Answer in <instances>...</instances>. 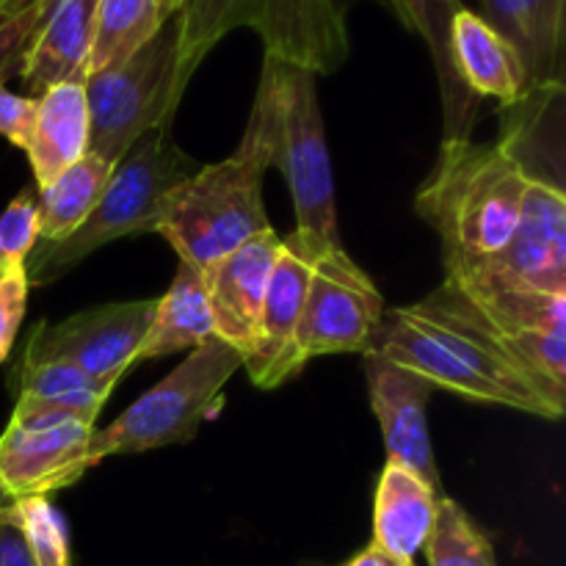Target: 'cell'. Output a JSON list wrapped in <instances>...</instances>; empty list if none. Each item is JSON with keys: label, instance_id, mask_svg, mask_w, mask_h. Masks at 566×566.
I'll use <instances>...</instances> for the list:
<instances>
[{"label": "cell", "instance_id": "cell-34", "mask_svg": "<svg viewBox=\"0 0 566 566\" xmlns=\"http://www.w3.org/2000/svg\"><path fill=\"white\" fill-rule=\"evenodd\" d=\"M33 122H36V97H22L0 83V136L25 153Z\"/></svg>", "mask_w": 566, "mask_h": 566}, {"label": "cell", "instance_id": "cell-28", "mask_svg": "<svg viewBox=\"0 0 566 566\" xmlns=\"http://www.w3.org/2000/svg\"><path fill=\"white\" fill-rule=\"evenodd\" d=\"M14 512L36 566H72L64 520L48 497H22Z\"/></svg>", "mask_w": 566, "mask_h": 566}, {"label": "cell", "instance_id": "cell-14", "mask_svg": "<svg viewBox=\"0 0 566 566\" xmlns=\"http://www.w3.org/2000/svg\"><path fill=\"white\" fill-rule=\"evenodd\" d=\"M92 423L17 426L0 434V486L14 501L48 497L86 475Z\"/></svg>", "mask_w": 566, "mask_h": 566}, {"label": "cell", "instance_id": "cell-33", "mask_svg": "<svg viewBox=\"0 0 566 566\" xmlns=\"http://www.w3.org/2000/svg\"><path fill=\"white\" fill-rule=\"evenodd\" d=\"M28 287H31V282L25 276V265L0 276V363L9 357L11 343H14L22 315H25Z\"/></svg>", "mask_w": 566, "mask_h": 566}, {"label": "cell", "instance_id": "cell-12", "mask_svg": "<svg viewBox=\"0 0 566 566\" xmlns=\"http://www.w3.org/2000/svg\"><path fill=\"white\" fill-rule=\"evenodd\" d=\"M448 280V276H446ZM470 298L486 329L545 385L566 392V296L448 280Z\"/></svg>", "mask_w": 566, "mask_h": 566}, {"label": "cell", "instance_id": "cell-25", "mask_svg": "<svg viewBox=\"0 0 566 566\" xmlns=\"http://www.w3.org/2000/svg\"><path fill=\"white\" fill-rule=\"evenodd\" d=\"M429 566H497L492 542L451 497H442L423 551Z\"/></svg>", "mask_w": 566, "mask_h": 566}, {"label": "cell", "instance_id": "cell-19", "mask_svg": "<svg viewBox=\"0 0 566 566\" xmlns=\"http://www.w3.org/2000/svg\"><path fill=\"white\" fill-rule=\"evenodd\" d=\"M385 3L396 11L398 20L409 31H415L429 44L437 81H440L442 119H446L442 144L468 142L475 122H479L481 99L470 94L464 83L459 81L451 55V22L457 11L464 9L462 0H385Z\"/></svg>", "mask_w": 566, "mask_h": 566}, {"label": "cell", "instance_id": "cell-11", "mask_svg": "<svg viewBox=\"0 0 566 566\" xmlns=\"http://www.w3.org/2000/svg\"><path fill=\"white\" fill-rule=\"evenodd\" d=\"M155 315V298L81 310L59 324L33 329L22 359L28 363H70L97 379L119 381L138 363V348Z\"/></svg>", "mask_w": 566, "mask_h": 566}, {"label": "cell", "instance_id": "cell-13", "mask_svg": "<svg viewBox=\"0 0 566 566\" xmlns=\"http://www.w3.org/2000/svg\"><path fill=\"white\" fill-rule=\"evenodd\" d=\"M280 249L282 238L274 230H265L199 271L213 310L216 337L224 340L241 363L252 354L258 340L263 298Z\"/></svg>", "mask_w": 566, "mask_h": 566}, {"label": "cell", "instance_id": "cell-27", "mask_svg": "<svg viewBox=\"0 0 566 566\" xmlns=\"http://www.w3.org/2000/svg\"><path fill=\"white\" fill-rule=\"evenodd\" d=\"M116 381L97 379L86 370L75 368L70 363H28L22 359L17 368V396L28 398H59V396H81V392H94V396H111Z\"/></svg>", "mask_w": 566, "mask_h": 566}, {"label": "cell", "instance_id": "cell-24", "mask_svg": "<svg viewBox=\"0 0 566 566\" xmlns=\"http://www.w3.org/2000/svg\"><path fill=\"white\" fill-rule=\"evenodd\" d=\"M182 3L186 0H99L88 72L127 59L133 50L153 39L164 22L180 14Z\"/></svg>", "mask_w": 566, "mask_h": 566}, {"label": "cell", "instance_id": "cell-21", "mask_svg": "<svg viewBox=\"0 0 566 566\" xmlns=\"http://www.w3.org/2000/svg\"><path fill=\"white\" fill-rule=\"evenodd\" d=\"M88 153V105L83 83L50 86L36 97V122H33L28 160H31L36 186L70 169Z\"/></svg>", "mask_w": 566, "mask_h": 566}, {"label": "cell", "instance_id": "cell-9", "mask_svg": "<svg viewBox=\"0 0 566 566\" xmlns=\"http://www.w3.org/2000/svg\"><path fill=\"white\" fill-rule=\"evenodd\" d=\"M381 321L385 298L346 249H326L313 260L298 324L304 363L326 354H368Z\"/></svg>", "mask_w": 566, "mask_h": 566}, {"label": "cell", "instance_id": "cell-26", "mask_svg": "<svg viewBox=\"0 0 566 566\" xmlns=\"http://www.w3.org/2000/svg\"><path fill=\"white\" fill-rule=\"evenodd\" d=\"M534 44V88L564 86V0H525Z\"/></svg>", "mask_w": 566, "mask_h": 566}, {"label": "cell", "instance_id": "cell-1", "mask_svg": "<svg viewBox=\"0 0 566 566\" xmlns=\"http://www.w3.org/2000/svg\"><path fill=\"white\" fill-rule=\"evenodd\" d=\"M370 352L468 401L495 403L545 420L564 415L566 392L531 374L448 280L420 302L385 315Z\"/></svg>", "mask_w": 566, "mask_h": 566}, {"label": "cell", "instance_id": "cell-2", "mask_svg": "<svg viewBox=\"0 0 566 566\" xmlns=\"http://www.w3.org/2000/svg\"><path fill=\"white\" fill-rule=\"evenodd\" d=\"M276 88L263 59L260 86L241 144L230 158L199 169L177 191L160 221V235L177 258L202 271L249 238L271 230L263 205V177L274 166Z\"/></svg>", "mask_w": 566, "mask_h": 566}, {"label": "cell", "instance_id": "cell-10", "mask_svg": "<svg viewBox=\"0 0 566 566\" xmlns=\"http://www.w3.org/2000/svg\"><path fill=\"white\" fill-rule=\"evenodd\" d=\"M448 280L566 296V191L562 180L528 177L517 227L506 247Z\"/></svg>", "mask_w": 566, "mask_h": 566}, {"label": "cell", "instance_id": "cell-29", "mask_svg": "<svg viewBox=\"0 0 566 566\" xmlns=\"http://www.w3.org/2000/svg\"><path fill=\"white\" fill-rule=\"evenodd\" d=\"M108 396H94V392H81V396H59V398H28L17 396L14 412L9 423L17 426H55V423H92L103 412Z\"/></svg>", "mask_w": 566, "mask_h": 566}, {"label": "cell", "instance_id": "cell-7", "mask_svg": "<svg viewBox=\"0 0 566 566\" xmlns=\"http://www.w3.org/2000/svg\"><path fill=\"white\" fill-rule=\"evenodd\" d=\"M180 14L127 59L88 72V153L116 164L147 130L171 125L182 92L177 86Z\"/></svg>", "mask_w": 566, "mask_h": 566}, {"label": "cell", "instance_id": "cell-20", "mask_svg": "<svg viewBox=\"0 0 566 566\" xmlns=\"http://www.w3.org/2000/svg\"><path fill=\"white\" fill-rule=\"evenodd\" d=\"M446 492H437L403 464L387 459L376 486L374 545L390 556L415 562L434 528Z\"/></svg>", "mask_w": 566, "mask_h": 566}, {"label": "cell", "instance_id": "cell-31", "mask_svg": "<svg viewBox=\"0 0 566 566\" xmlns=\"http://www.w3.org/2000/svg\"><path fill=\"white\" fill-rule=\"evenodd\" d=\"M53 3L55 0H36L22 11L0 17V83L20 75L22 59H25L28 48H31L33 36L42 28Z\"/></svg>", "mask_w": 566, "mask_h": 566}, {"label": "cell", "instance_id": "cell-18", "mask_svg": "<svg viewBox=\"0 0 566 566\" xmlns=\"http://www.w3.org/2000/svg\"><path fill=\"white\" fill-rule=\"evenodd\" d=\"M451 55L459 81L479 99H497L503 108H512L534 92L514 44L475 11L462 9L453 17Z\"/></svg>", "mask_w": 566, "mask_h": 566}, {"label": "cell", "instance_id": "cell-17", "mask_svg": "<svg viewBox=\"0 0 566 566\" xmlns=\"http://www.w3.org/2000/svg\"><path fill=\"white\" fill-rule=\"evenodd\" d=\"M99 0H55L22 59V86L39 97L50 86L86 83Z\"/></svg>", "mask_w": 566, "mask_h": 566}, {"label": "cell", "instance_id": "cell-30", "mask_svg": "<svg viewBox=\"0 0 566 566\" xmlns=\"http://www.w3.org/2000/svg\"><path fill=\"white\" fill-rule=\"evenodd\" d=\"M36 238V199L33 193L22 191L0 216V276L25 265Z\"/></svg>", "mask_w": 566, "mask_h": 566}, {"label": "cell", "instance_id": "cell-23", "mask_svg": "<svg viewBox=\"0 0 566 566\" xmlns=\"http://www.w3.org/2000/svg\"><path fill=\"white\" fill-rule=\"evenodd\" d=\"M111 171H114V164L103 160L99 155L86 153L70 169L61 171L55 180L39 188L36 241L59 243L70 238L88 219L94 205L99 202Z\"/></svg>", "mask_w": 566, "mask_h": 566}, {"label": "cell", "instance_id": "cell-15", "mask_svg": "<svg viewBox=\"0 0 566 566\" xmlns=\"http://www.w3.org/2000/svg\"><path fill=\"white\" fill-rule=\"evenodd\" d=\"M310 271H313V260L291 238H285L263 298L258 340H254L252 354L243 359V370L260 390H274L285 385L307 365L298 352V324H302Z\"/></svg>", "mask_w": 566, "mask_h": 566}, {"label": "cell", "instance_id": "cell-36", "mask_svg": "<svg viewBox=\"0 0 566 566\" xmlns=\"http://www.w3.org/2000/svg\"><path fill=\"white\" fill-rule=\"evenodd\" d=\"M343 566H415V562H403V558L390 556V553H385L381 547H376L370 542L363 553H357L352 562H346Z\"/></svg>", "mask_w": 566, "mask_h": 566}, {"label": "cell", "instance_id": "cell-8", "mask_svg": "<svg viewBox=\"0 0 566 566\" xmlns=\"http://www.w3.org/2000/svg\"><path fill=\"white\" fill-rule=\"evenodd\" d=\"M241 365V357L219 337L191 348V354L166 379L130 403L114 423L92 431L88 464L94 468L119 453L130 457L191 442Z\"/></svg>", "mask_w": 566, "mask_h": 566}, {"label": "cell", "instance_id": "cell-6", "mask_svg": "<svg viewBox=\"0 0 566 566\" xmlns=\"http://www.w3.org/2000/svg\"><path fill=\"white\" fill-rule=\"evenodd\" d=\"M276 88V149L274 166L285 175L296 210V232L291 238L310 260L326 249L343 247L337 232L335 177L326 147L318 88L310 70L269 59Z\"/></svg>", "mask_w": 566, "mask_h": 566}, {"label": "cell", "instance_id": "cell-3", "mask_svg": "<svg viewBox=\"0 0 566 566\" xmlns=\"http://www.w3.org/2000/svg\"><path fill=\"white\" fill-rule=\"evenodd\" d=\"M531 171L497 138L495 144L448 142L415 208L442 241L446 274L501 252L517 227Z\"/></svg>", "mask_w": 566, "mask_h": 566}, {"label": "cell", "instance_id": "cell-22", "mask_svg": "<svg viewBox=\"0 0 566 566\" xmlns=\"http://www.w3.org/2000/svg\"><path fill=\"white\" fill-rule=\"evenodd\" d=\"M210 337H216V324L202 274L191 263L180 260L169 291L155 298L153 324L138 348V363L197 348Z\"/></svg>", "mask_w": 566, "mask_h": 566}, {"label": "cell", "instance_id": "cell-38", "mask_svg": "<svg viewBox=\"0 0 566 566\" xmlns=\"http://www.w3.org/2000/svg\"><path fill=\"white\" fill-rule=\"evenodd\" d=\"M0 17H3V14H0Z\"/></svg>", "mask_w": 566, "mask_h": 566}, {"label": "cell", "instance_id": "cell-35", "mask_svg": "<svg viewBox=\"0 0 566 566\" xmlns=\"http://www.w3.org/2000/svg\"><path fill=\"white\" fill-rule=\"evenodd\" d=\"M0 566H36L14 509L0 514Z\"/></svg>", "mask_w": 566, "mask_h": 566}, {"label": "cell", "instance_id": "cell-5", "mask_svg": "<svg viewBox=\"0 0 566 566\" xmlns=\"http://www.w3.org/2000/svg\"><path fill=\"white\" fill-rule=\"evenodd\" d=\"M238 28L258 33L269 59L313 75L337 72L352 50L340 0H186L177 59L182 94L208 53Z\"/></svg>", "mask_w": 566, "mask_h": 566}, {"label": "cell", "instance_id": "cell-37", "mask_svg": "<svg viewBox=\"0 0 566 566\" xmlns=\"http://www.w3.org/2000/svg\"><path fill=\"white\" fill-rule=\"evenodd\" d=\"M14 497H11L9 495V492H6L3 490V486H0V514H3V512H9V509H14Z\"/></svg>", "mask_w": 566, "mask_h": 566}, {"label": "cell", "instance_id": "cell-32", "mask_svg": "<svg viewBox=\"0 0 566 566\" xmlns=\"http://www.w3.org/2000/svg\"><path fill=\"white\" fill-rule=\"evenodd\" d=\"M484 17L506 42L514 44L520 59L525 61V70L531 75V64H534V44H531V25H528V9L525 0H484ZM534 86V83H531Z\"/></svg>", "mask_w": 566, "mask_h": 566}, {"label": "cell", "instance_id": "cell-16", "mask_svg": "<svg viewBox=\"0 0 566 566\" xmlns=\"http://www.w3.org/2000/svg\"><path fill=\"white\" fill-rule=\"evenodd\" d=\"M365 374L370 387V407L385 437L387 459L403 464L426 481L431 490L442 492L440 468L429 437L426 407L434 387L412 370L398 368L379 352L365 354Z\"/></svg>", "mask_w": 566, "mask_h": 566}, {"label": "cell", "instance_id": "cell-4", "mask_svg": "<svg viewBox=\"0 0 566 566\" xmlns=\"http://www.w3.org/2000/svg\"><path fill=\"white\" fill-rule=\"evenodd\" d=\"M202 166L177 147L171 125L147 130L116 160L103 197L70 238L59 243H33L25 258L28 282L50 285L111 241L158 232L171 199Z\"/></svg>", "mask_w": 566, "mask_h": 566}]
</instances>
